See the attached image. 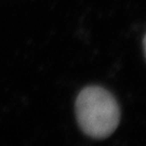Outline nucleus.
Segmentation results:
<instances>
[{"mask_svg": "<svg viewBox=\"0 0 146 146\" xmlns=\"http://www.w3.org/2000/svg\"><path fill=\"white\" fill-rule=\"evenodd\" d=\"M78 123L87 135L106 139L117 129L120 121L118 103L111 94L100 87L84 89L76 100Z\"/></svg>", "mask_w": 146, "mask_h": 146, "instance_id": "nucleus-1", "label": "nucleus"}]
</instances>
